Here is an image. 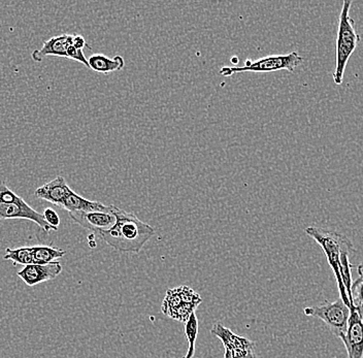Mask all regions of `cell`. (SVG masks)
I'll return each instance as SVG.
<instances>
[{"mask_svg": "<svg viewBox=\"0 0 363 358\" xmlns=\"http://www.w3.org/2000/svg\"><path fill=\"white\" fill-rule=\"evenodd\" d=\"M116 222L112 228L99 231V237L108 246L124 253H138L154 235V228L138 218L133 213L113 206Z\"/></svg>", "mask_w": 363, "mask_h": 358, "instance_id": "1", "label": "cell"}, {"mask_svg": "<svg viewBox=\"0 0 363 358\" xmlns=\"http://www.w3.org/2000/svg\"><path fill=\"white\" fill-rule=\"evenodd\" d=\"M306 233L308 237L315 240V242L323 250L326 256L329 267L333 269L335 277L337 279V287H339L340 300L344 301L351 309L350 301L347 296L346 289L342 284L340 275V255L345 251H355L351 240L342 233L337 231L326 230V228L310 226L306 228Z\"/></svg>", "mask_w": 363, "mask_h": 358, "instance_id": "2", "label": "cell"}, {"mask_svg": "<svg viewBox=\"0 0 363 358\" xmlns=\"http://www.w3.org/2000/svg\"><path fill=\"white\" fill-rule=\"evenodd\" d=\"M351 6V0H346L342 4L340 13L337 38V63L333 72V81L335 85H340L342 83L349 59L360 42V35L356 30L355 21L350 16Z\"/></svg>", "mask_w": 363, "mask_h": 358, "instance_id": "3", "label": "cell"}, {"mask_svg": "<svg viewBox=\"0 0 363 358\" xmlns=\"http://www.w3.org/2000/svg\"><path fill=\"white\" fill-rule=\"evenodd\" d=\"M303 62V58L297 52L286 55H271L257 60H246L244 67H223L220 74L231 77L240 72H274L279 70H287L294 72L295 69Z\"/></svg>", "mask_w": 363, "mask_h": 358, "instance_id": "4", "label": "cell"}, {"mask_svg": "<svg viewBox=\"0 0 363 358\" xmlns=\"http://www.w3.org/2000/svg\"><path fill=\"white\" fill-rule=\"evenodd\" d=\"M303 313L306 316L320 319L328 326L329 330L335 337L346 332L350 318L351 309L342 300L335 301H324V303L315 307L305 308Z\"/></svg>", "mask_w": 363, "mask_h": 358, "instance_id": "5", "label": "cell"}, {"mask_svg": "<svg viewBox=\"0 0 363 358\" xmlns=\"http://www.w3.org/2000/svg\"><path fill=\"white\" fill-rule=\"evenodd\" d=\"M211 332L219 337L223 343L225 349L224 358H256L255 343L251 340L235 335L223 324L215 323Z\"/></svg>", "mask_w": 363, "mask_h": 358, "instance_id": "6", "label": "cell"}, {"mask_svg": "<svg viewBox=\"0 0 363 358\" xmlns=\"http://www.w3.org/2000/svg\"><path fill=\"white\" fill-rule=\"evenodd\" d=\"M348 358H363V315L358 308L351 309L348 328L346 332L340 335Z\"/></svg>", "mask_w": 363, "mask_h": 358, "instance_id": "7", "label": "cell"}, {"mask_svg": "<svg viewBox=\"0 0 363 358\" xmlns=\"http://www.w3.org/2000/svg\"><path fill=\"white\" fill-rule=\"evenodd\" d=\"M26 219L38 224L45 233L55 228L47 223L43 214L31 208L26 201L22 203H6L0 201V220Z\"/></svg>", "mask_w": 363, "mask_h": 358, "instance_id": "8", "label": "cell"}, {"mask_svg": "<svg viewBox=\"0 0 363 358\" xmlns=\"http://www.w3.org/2000/svg\"><path fill=\"white\" fill-rule=\"evenodd\" d=\"M197 307L199 306L186 303L181 296L180 289L177 287L167 290L161 311L174 320L186 323Z\"/></svg>", "mask_w": 363, "mask_h": 358, "instance_id": "9", "label": "cell"}, {"mask_svg": "<svg viewBox=\"0 0 363 358\" xmlns=\"http://www.w3.org/2000/svg\"><path fill=\"white\" fill-rule=\"evenodd\" d=\"M63 267L60 262H54L48 264H29L18 272V277L24 281L28 286H35L40 283L54 280L60 275Z\"/></svg>", "mask_w": 363, "mask_h": 358, "instance_id": "10", "label": "cell"}, {"mask_svg": "<svg viewBox=\"0 0 363 358\" xmlns=\"http://www.w3.org/2000/svg\"><path fill=\"white\" fill-rule=\"evenodd\" d=\"M113 208V205H112ZM70 218L74 220L76 223L94 233H99V231L106 230L112 228L116 222L115 215L113 212H72L68 213Z\"/></svg>", "mask_w": 363, "mask_h": 358, "instance_id": "11", "label": "cell"}, {"mask_svg": "<svg viewBox=\"0 0 363 358\" xmlns=\"http://www.w3.org/2000/svg\"><path fill=\"white\" fill-rule=\"evenodd\" d=\"M72 188L67 185V181L63 177L59 176L54 180L50 181L47 184L40 186L34 191V196L40 199L49 201L53 205L61 207L63 201L67 198Z\"/></svg>", "mask_w": 363, "mask_h": 358, "instance_id": "12", "label": "cell"}, {"mask_svg": "<svg viewBox=\"0 0 363 358\" xmlns=\"http://www.w3.org/2000/svg\"><path fill=\"white\" fill-rule=\"evenodd\" d=\"M72 38H74L72 35L54 36V38L45 40L42 49L33 51L31 57L36 62H40L43 59L48 57V56L67 58V50L72 45Z\"/></svg>", "mask_w": 363, "mask_h": 358, "instance_id": "13", "label": "cell"}, {"mask_svg": "<svg viewBox=\"0 0 363 358\" xmlns=\"http://www.w3.org/2000/svg\"><path fill=\"white\" fill-rule=\"evenodd\" d=\"M63 210L67 211L68 213L72 212H112V205L106 206L99 201H89L85 197L79 196L78 194L72 190L67 198L63 201L61 207Z\"/></svg>", "mask_w": 363, "mask_h": 358, "instance_id": "14", "label": "cell"}, {"mask_svg": "<svg viewBox=\"0 0 363 358\" xmlns=\"http://www.w3.org/2000/svg\"><path fill=\"white\" fill-rule=\"evenodd\" d=\"M89 69L99 74H108L113 72H119L125 67V61L122 56L110 58L104 54H94L88 58Z\"/></svg>", "mask_w": 363, "mask_h": 358, "instance_id": "15", "label": "cell"}, {"mask_svg": "<svg viewBox=\"0 0 363 358\" xmlns=\"http://www.w3.org/2000/svg\"><path fill=\"white\" fill-rule=\"evenodd\" d=\"M33 248V264H48L62 258L67 251L50 246H35Z\"/></svg>", "mask_w": 363, "mask_h": 358, "instance_id": "16", "label": "cell"}, {"mask_svg": "<svg viewBox=\"0 0 363 358\" xmlns=\"http://www.w3.org/2000/svg\"><path fill=\"white\" fill-rule=\"evenodd\" d=\"M4 260H11L13 266L22 264L26 267L29 264H33V247H21V248L11 249L6 250V255L4 256Z\"/></svg>", "mask_w": 363, "mask_h": 358, "instance_id": "17", "label": "cell"}, {"mask_svg": "<svg viewBox=\"0 0 363 358\" xmlns=\"http://www.w3.org/2000/svg\"><path fill=\"white\" fill-rule=\"evenodd\" d=\"M186 337H187L188 347L187 353L182 358H193L195 353V343H196L197 335H199V318H197L196 313H192L189 319L185 323L184 328Z\"/></svg>", "mask_w": 363, "mask_h": 358, "instance_id": "18", "label": "cell"}, {"mask_svg": "<svg viewBox=\"0 0 363 358\" xmlns=\"http://www.w3.org/2000/svg\"><path fill=\"white\" fill-rule=\"evenodd\" d=\"M358 278L352 283V298L354 308L363 309V262L357 266Z\"/></svg>", "mask_w": 363, "mask_h": 358, "instance_id": "19", "label": "cell"}, {"mask_svg": "<svg viewBox=\"0 0 363 358\" xmlns=\"http://www.w3.org/2000/svg\"><path fill=\"white\" fill-rule=\"evenodd\" d=\"M0 201L6 203H22L24 199L11 190L4 182H0Z\"/></svg>", "mask_w": 363, "mask_h": 358, "instance_id": "20", "label": "cell"}, {"mask_svg": "<svg viewBox=\"0 0 363 358\" xmlns=\"http://www.w3.org/2000/svg\"><path fill=\"white\" fill-rule=\"evenodd\" d=\"M67 59L78 61L79 63H83L85 67H89L88 59L84 55L83 50H78L76 49V47L70 46L67 50Z\"/></svg>", "mask_w": 363, "mask_h": 358, "instance_id": "21", "label": "cell"}, {"mask_svg": "<svg viewBox=\"0 0 363 358\" xmlns=\"http://www.w3.org/2000/svg\"><path fill=\"white\" fill-rule=\"evenodd\" d=\"M43 216H44L45 221H47V223L49 224V225H51L52 228L58 230L59 224H60V218H59L58 214H57L53 208H45Z\"/></svg>", "mask_w": 363, "mask_h": 358, "instance_id": "22", "label": "cell"}, {"mask_svg": "<svg viewBox=\"0 0 363 358\" xmlns=\"http://www.w3.org/2000/svg\"><path fill=\"white\" fill-rule=\"evenodd\" d=\"M72 47H76L78 50H83L84 47H88L87 44H86L85 38L82 35H74V38H72Z\"/></svg>", "mask_w": 363, "mask_h": 358, "instance_id": "23", "label": "cell"}]
</instances>
